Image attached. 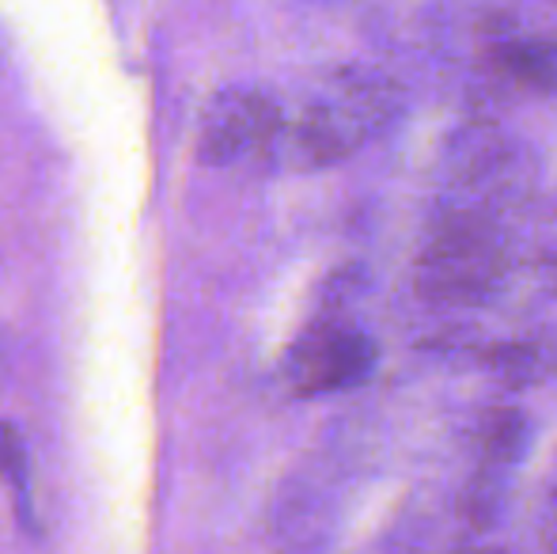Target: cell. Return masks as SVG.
<instances>
[{"instance_id": "obj_1", "label": "cell", "mask_w": 557, "mask_h": 554, "mask_svg": "<svg viewBox=\"0 0 557 554\" xmlns=\"http://www.w3.org/2000/svg\"><path fill=\"white\" fill-rule=\"evenodd\" d=\"M406 91L380 69L342 65L323 81L308 107L281 126L270 152L288 168L315 171L352 156L360 145L380 137L403 114Z\"/></svg>"}, {"instance_id": "obj_2", "label": "cell", "mask_w": 557, "mask_h": 554, "mask_svg": "<svg viewBox=\"0 0 557 554\" xmlns=\"http://www.w3.org/2000/svg\"><path fill=\"white\" fill-rule=\"evenodd\" d=\"M505 278V247L485 213H447L418 259V285L444 304L485 300Z\"/></svg>"}, {"instance_id": "obj_3", "label": "cell", "mask_w": 557, "mask_h": 554, "mask_svg": "<svg viewBox=\"0 0 557 554\" xmlns=\"http://www.w3.org/2000/svg\"><path fill=\"white\" fill-rule=\"evenodd\" d=\"M375 365V342L345 319H319L300 334L285 361L296 395H331L360 384Z\"/></svg>"}, {"instance_id": "obj_4", "label": "cell", "mask_w": 557, "mask_h": 554, "mask_svg": "<svg viewBox=\"0 0 557 554\" xmlns=\"http://www.w3.org/2000/svg\"><path fill=\"white\" fill-rule=\"evenodd\" d=\"M285 126V111L281 103L262 88H224L221 96L209 103L206 119H201L198 152L206 163L227 168V163H243L250 156H265Z\"/></svg>"}, {"instance_id": "obj_5", "label": "cell", "mask_w": 557, "mask_h": 554, "mask_svg": "<svg viewBox=\"0 0 557 554\" xmlns=\"http://www.w3.org/2000/svg\"><path fill=\"white\" fill-rule=\"evenodd\" d=\"M493 65L500 76L528 91L557 88V42L543 35H508L493 46Z\"/></svg>"}, {"instance_id": "obj_6", "label": "cell", "mask_w": 557, "mask_h": 554, "mask_svg": "<svg viewBox=\"0 0 557 554\" xmlns=\"http://www.w3.org/2000/svg\"><path fill=\"white\" fill-rule=\"evenodd\" d=\"M474 441L478 452L485 459V471H500V467H512L523 459L531 441V421L520 407H490L474 426Z\"/></svg>"}, {"instance_id": "obj_7", "label": "cell", "mask_w": 557, "mask_h": 554, "mask_svg": "<svg viewBox=\"0 0 557 554\" xmlns=\"http://www.w3.org/2000/svg\"><path fill=\"white\" fill-rule=\"evenodd\" d=\"M485 369L508 387H523L543 372V354L531 342H500L485 354Z\"/></svg>"}, {"instance_id": "obj_8", "label": "cell", "mask_w": 557, "mask_h": 554, "mask_svg": "<svg viewBox=\"0 0 557 554\" xmlns=\"http://www.w3.org/2000/svg\"><path fill=\"white\" fill-rule=\"evenodd\" d=\"M462 517L470 520L474 528H490L493 517L500 509V475L497 471H482L467 490H462V502H459Z\"/></svg>"}, {"instance_id": "obj_9", "label": "cell", "mask_w": 557, "mask_h": 554, "mask_svg": "<svg viewBox=\"0 0 557 554\" xmlns=\"http://www.w3.org/2000/svg\"><path fill=\"white\" fill-rule=\"evenodd\" d=\"M0 479L15 490H27V444L12 421H0Z\"/></svg>"}, {"instance_id": "obj_10", "label": "cell", "mask_w": 557, "mask_h": 554, "mask_svg": "<svg viewBox=\"0 0 557 554\" xmlns=\"http://www.w3.org/2000/svg\"><path fill=\"white\" fill-rule=\"evenodd\" d=\"M535 540L543 554H557V490L543 497L539 505V517H535Z\"/></svg>"}, {"instance_id": "obj_11", "label": "cell", "mask_w": 557, "mask_h": 554, "mask_svg": "<svg viewBox=\"0 0 557 554\" xmlns=\"http://www.w3.org/2000/svg\"><path fill=\"white\" fill-rule=\"evenodd\" d=\"M455 554H508V551H500V547H462Z\"/></svg>"}]
</instances>
